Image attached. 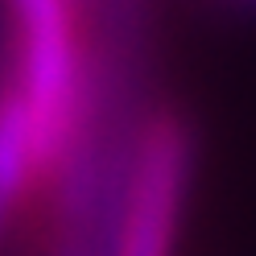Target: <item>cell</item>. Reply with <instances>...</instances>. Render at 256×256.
Wrapping results in <instances>:
<instances>
[{"label": "cell", "instance_id": "5", "mask_svg": "<svg viewBox=\"0 0 256 256\" xmlns=\"http://www.w3.org/2000/svg\"><path fill=\"white\" fill-rule=\"evenodd\" d=\"M232 4H240V8H256V0H232Z\"/></svg>", "mask_w": 256, "mask_h": 256}, {"label": "cell", "instance_id": "4", "mask_svg": "<svg viewBox=\"0 0 256 256\" xmlns=\"http://www.w3.org/2000/svg\"><path fill=\"white\" fill-rule=\"evenodd\" d=\"M38 182V157H34V136H29L25 104L12 78L0 87V236H4L17 202L25 190Z\"/></svg>", "mask_w": 256, "mask_h": 256}, {"label": "cell", "instance_id": "2", "mask_svg": "<svg viewBox=\"0 0 256 256\" xmlns=\"http://www.w3.org/2000/svg\"><path fill=\"white\" fill-rule=\"evenodd\" d=\"M78 0H8L17 42V87L34 136L38 178H50L62 162L87 87V42L74 25Z\"/></svg>", "mask_w": 256, "mask_h": 256}, {"label": "cell", "instance_id": "1", "mask_svg": "<svg viewBox=\"0 0 256 256\" xmlns=\"http://www.w3.org/2000/svg\"><path fill=\"white\" fill-rule=\"evenodd\" d=\"M95 8L78 124L50 178L58 182L50 256H116L140 140L149 66V0H83Z\"/></svg>", "mask_w": 256, "mask_h": 256}, {"label": "cell", "instance_id": "3", "mask_svg": "<svg viewBox=\"0 0 256 256\" xmlns=\"http://www.w3.org/2000/svg\"><path fill=\"white\" fill-rule=\"evenodd\" d=\"M190 178H194V128L174 108H157L145 124L116 256H174Z\"/></svg>", "mask_w": 256, "mask_h": 256}]
</instances>
